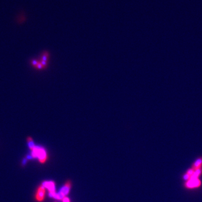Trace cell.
I'll return each mask as SVG.
<instances>
[{
  "label": "cell",
  "mask_w": 202,
  "mask_h": 202,
  "mask_svg": "<svg viewBox=\"0 0 202 202\" xmlns=\"http://www.w3.org/2000/svg\"><path fill=\"white\" fill-rule=\"evenodd\" d=\"M31 151V156L32 158H38L39 162L41 163V164H44L46 162L48 158V155L45 148L36 145V147L33 148Z\"/></svg>",
  "instance_id": "cell-1"
},
{
  "label": "cell",
  "mask_w": 202,
  "mask_h": 202,
  "mask_svg": "<svg viewBox=\"0 0 202 202\" xmlns=\"http://www.w3.org/2000/svg\"><path fill=\"white\" fill-rule=\"evenodd\" d=\"M46 195V188L41 185L37 189L36 194H35V199L38 202H42L44 201Z\"/></svg>",
  "instance_id": "cell-2"
},
{
  "label": "cell",
  "mask_w": 202,
  "mask_h": 202,
  "mask_svg": "<svg viewBox=\"0 0 202 202\" xmlns=\"http://www.w3.org/2000/svg\"><path fill=\"white\" fill-rule=\"evenodd\" d=\"M201 185V181L199 179L190 180L188 182L185 183V186L186 188L192 189L194 188H198Z\"/></svg>",
  "instance_id": "cell-3"
},
{
  "label": "cell",
  "mask_w": 202,
  "mask_h": 202,
  "mask_svg": "<svg viewBox=\"0 0 202 202\" xmlns=\"http://www.w3.org/2000/svg\"><path fill=\"white\" fill-rule=\"evenodd\" d=\"M42 185L49 190V192H55V183L53 181H43Z\"/></svg>",
  "instance_id": "cell-4"
},
{
  "label": "cell",
  "mask_w": 202,
  "mask_h": 202,
  "mask_svg": "<svg viewBox=\"0 0 202 202\" xmlns=\"http://www.w3.org/2000/svg\"><path fill=\"white\" fill-rule=\"evenodd\" d=\"M202 167L201 166V167L198 168V169L194 171V173L191 176L190 180H195V179H198V177L202 173Z\"/></svg>",
  "instance_id": "cell-5"
},
{
  "label": "cell",
  "mask_w": 202,
  "mask_h": 202,
  "mask_svg": "<svg viewBox=\"0 0 202 202\" xmlns=\"http://www.w3.org/2000/svg\"><path fill=\"white\" fill-rule=\"evenodd\" d=\"M202 157H201V158H198L197 160L195 161V162L192 164V169L195 171V170H196V169H198V168L201 167V166H202Z\"/></svg>",
  "instance_id": "cell-6"
},
{
  "label": "cell",
  "mask_w": 202,
  "mask_h": 202,
  "mask_svg": "<svg viewBox=\"0 0 202 202\" xmlns=\"http://www.w3.org/2000/svg\"><path fill=\"white\" fill-rule=\"evenodd\" d=\"M27 142H28V147L29 148V149H30L31 151L33 148L36 147V145H35L34 143V142H33L32 138H31V137L30 136L28 137Z\"/></svg>",
  "instance_id": "cell-7"
},
{
  "label": "cell",
  "mask_w": 202,
  "mask_h": 202,
  "mask_svg": "<svg viewBox=\"0 0 202 202\" xmlns=\"http://www.w3.org/2000/svg\"><path fill=\"white\" fill-rule=\"evenodd\" d=\"M190 177L191 176L189 175H188V173H186V174H185V175H184V176H183V179L185 180H190Z\"/></svg>",
  "instance_id": "cell-8"
},
{
  "label": "cell",
  "mask_w": 202,
  "mask_h": 202,
  "mask_svg": "<svg viewBox=\"0 0 202 202\" xmlns=\"http://www.w3.org/2000/svg\"><path fill=\"white\" fill-rule=\"evenodd\" d=\"M194 170L192 169V168H190V169H189L188 170V171H187L186 173H188V175H189L191 176H192V174L194 173Z\"/></svg>",
  "instance_id": "cell-9"
},
{
  "label": "cell",
  "mask_w": 202,
  "mask_h": 202,
  "mask_svg": "<svg viewBox=\"0 0 202 202\" xmlns=\"http://www.w3.org/2000/svg\"><path fill=\"white\" fill-rule=\"evenodd\" d=\"M62 201H63V202H70V199L68 197H67V196L64 198V199H63Z\"/></svg>",
  "instance_id": "cell-10"
}]
</instances>
